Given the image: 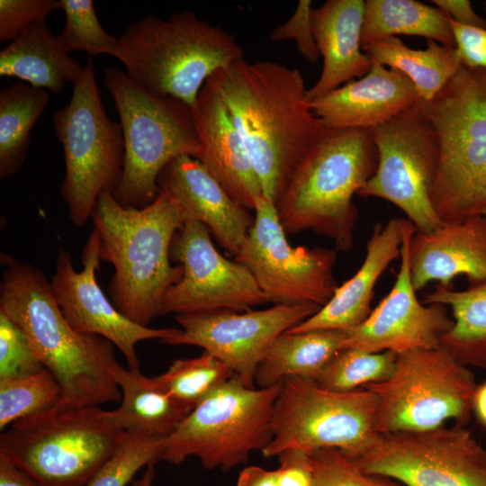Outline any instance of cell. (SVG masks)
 Masks as SVG:
<instances>
[{"instance_id":"6da1fadb","label":"cell","mask_w":486,"mask_h":486,"mask_svg":"<svg viewBox=\"0 0 486 486\" xmlns=\"http://www.w3.org/2000/svg\"><path fill=\"white\" fill-rule=\"evenodd\" d=\"M207 82L231 115L263 195L275 203L324 129L307 101L302 74L275 61L242 58Z\"/></svg>"},{"instance_id":"7a4b0ae2","label":"cell","mask_w":486,"mask_h":486,"mask_svg":"<svg viewBox=\"0 0 486 486\" xmlns=\"http://www.w3.org/2000/svg\"><path fill=\"white\" fill-rule=\"evenodd\" d=\"M0 284V311L27 335L44 367L60 386L57 408L101 406L121 400L113 368L114 345L76 331L58 305L43 272L6 253Z\"/></svg>"},{"instance_id":"3957f363","label":"cell","mask_w":486,"mask_h":486,"mask_svg":"<svg viewBox=\"0 0 486 486\" xmlns=\"http://www.w3.org/2000/svg\"><path fill=\"white\" fill-rule=\"evenodd\" d=\"M91 219L101 236V260L114 267L111 301L126 318L148 327L160 315L166 292L183 276L182 266L170 263L171 244L183 224L179 205L159 189L147 206L125 207L105 190Z\"/></svg>"},{"instance_id":"277c9868","label":"cell","mask_w":486,"mask_h":486,"mask_svg":"<svg viewBox=\"0 0 486 486\" xmlns=\"http://www.w3.org/2000/svg\"><path fill=\"white\" fill-rule=\"evenodd\" d=\"M377 163L373 129L324 127L275 202L285 232L312 230L332 239L338 250H350L358 218L353 197Z\"/></svg>"},{"instance_id":"5b68a950","label":"cell","mask_w":486,"mask_h":486,"mask_svg":"<svg viewBox=\"0 0 486 486\" xmlns=\"http://www.w3.org/2000/svg\"><path fill=\"white\" fill-rule=\"evenodd\" d=\"M119 40L115 58L134 84L191 108L210 76L244 58L232 34L188 10L166 20L145 15L126 26Z\"/></svg>"},{"instance_id":"8992f818","label":"cell","mask_w":486,"mask_h":486,"mask_svg":"<svg viewBox=\"0 0 486 486\" xmlns=\"http://www.w3.org/2000/svg\"><path fill=\"white\" fill-rule=\"evenodd\" d=\"M104 83L124 142L122 176L112 194L122 206L142 208L158 196L159 175L172 160L184 155L199 159L202 147L192 109L175 97L143 90L113 67L104 68Z\"/></svg>"},{"instance_id":"52a82bcc","label":"cell","mask_w":486,"mask_h":486,"mask_svg":"<svg viewBox=\"0 0 486 486\" xmlns=\"http://www.w3.org/2000/svg\"><path fill=\"white\" fill-rule=\"evenodd\" d=\"M125 436L100 406L54 407L3 431L0 454L41 486H86Z\"/></svg>"},{"instance_id":"ba28073f","label":"cell","mask_w":486,"mask_h":486,"mask_svg":"<svg viewBox=\"0 0 486 486\" xmlns=\"http://www.w3.org/2000/svg\"><path fill=\"white\" fill-rule=\"evenodd\" d=\"M420 104L438 148L432 205L444 223L472 217L486 166V69L462 65L436 95Z\"/></svg>"},{"instance_id":"9c48e42d","label":"cell","mask_w":486,"mask_h":486,"mask_svg":"<svg viewBox=\"0 0 486 486\" xmlns=\"http://www.w3.org/2000/svg\"><path fill=\"white\" fill-rule=\"evenodd\" d=\"M52 120L65 156L61 195L72 223L82 227L92 217L99 195L117 188L124 165L122 129L102 104L90 58L73 83L69 103Z\"/></svg>"},{"instance_id":"30bf717a","label":"cell","mask_w":486,"mask_h":486,"mask_svg":"<svg viewBox=\"0 0 486 486\" xmlns=\"http://www.w3.org/2000/svg\"><path fill=\"white\" fill-rule=\"evenodd\" d=\"M281 382L249 388L234 374L196 406L166 438L161 460L180 464L199 458L207 470L229 471L262 451L271 440V420Z\"/></svg>"},{"instance_id":"8fae6325","label":"cell","mask_w":486,"mask_h":486,"mask_svg":"<svg viewBox=\"0 0 486 486\" xmlns=\"http://www.w3.org/2000/svg\"><path fill=\"white\" fill-rule=\"evenodd\" d=\"M377 397V434L420 431L453 419L464 427L472 413L477 387L469 367L443 346L397 355L386 380L365 386Z\"/></svg>"},{"instance_id":"7c38bea8","label":"cell","mask_w":486,"mask_h":486,"mask_svg":"<svg viewBox=\"0 0 486 486\" xmlns=\"http://www.w3.org/2000/svg\"><path fill=\"white\" fill-rule=\"evenodd\" d=\"M363 388L339 392L310 379H284L273 408L271 440L263 455L327 447L338 448L349 458L357 455L379 435L374 430L377 397Z\"/></svg>"},{"instance_id":"4fadbf2b","label":"cell","mask_w":486,"mask_h":486,"mask_svg":"<svg viewBox=\"0 0 486 486\" xmlns=\"http://www.w3.org/2000/svg\"><path fill=\"white\" fill-rule=\"evenodd\" d=\"M377 167L358 194L386 200L410 220L418 232H430L444 222L430 199L438 166L435 131L420 100L373 129Z\"/></svg>"},{"instance_id":"5bb4252c","label":"cell","mask_w":486,"mask_h":486,"mask_svg":"<svg viewBox=\"0 0 486 486\" xmlns=\"http://www.w3.org/2000/svg\"><path fill=\"white\" fill-rule=\"evenodd\" d=\"M350 459L403 486H486V448L457 425L379 434Z\"/></svg>"},{"instance_id":"9a60e30c","label":"cell","mask_w":486,"mask_h":486,"mask_svg":"<svg viewBox=\"0 0 486 486\" xmlns=\"http://www.w3.org/2000/svg\"><path fill=\"white\" fill-rule=\"evenodd\" d=\"M254 211L253 225L235 260L250 271L268 302L324 306L338 287L333 274L337 251L292 247L275 203L264 195L256 200Z\"/></svg>"},{"instance_id":"2e32d148","label":"cell","mask_w":486,"mask_h":486,"mask_svg":"<svg viewBox=\"0 0 486 486\" xmlns=\"http://www.w3.org/2000/svg\"><path fill=\"white\" fill-rule=\"evenodd\" d=\"M170 258L182 266L183 276L166 292L160 315L246 311L268 302L250 271L224 257L201 222H183L173 238Z\"/></svg>"},{"instance_id":"e0dca14e","label":"cell","mask_w":486,"mask_h":486,"mask_svg":"<svg viewBox=\"0 0 486 486\" xmlns=\"http://www.w3.org/2000/svg\"><path fill=\"white\" fill-rule=\"evenodd\" d=\"M320 308L304 303L177 314L181 328L161 343L200 346L229 366L244 385L254 388L257 367L274 340Z\"/></svg>"},{"instance_id":"ac0fdd59","label":"cell","mask_w":486,"mask_h":486,"mask_svg":"<svg viewBox=\"0 0 486 486\" xmlns=\"http://www.w3.org/2000/svg\"><path fill=\"white\" fill-rule=\"evenodd\" d=\"M100 255L101 236L95 228L83 248L80 271L75 270L70 253L60 248L55 273L50 281L53 296L64 317L76 331L106 338L122 352L128 368L140 370L137 344L148 339L162 342L176 334L179 328H151L122 314L97 283Z\"/></svg>"},{"instance_id":"d6986e66","label":"cell","mask_w":486,"mask_h":486,"mask_svg":"<svg viewBox=\"0 0 486 486\" xmlns=\"http://www.w3.org/2000/svg\"><path fill=\"white\" fill-rule=\"evenodd\" d=\"M416 229L402 219L400 266L390 292L368 317L356 328L345 331L342 349L400 355L416 349L440 346L441 338L453 326L447 307L439 303L423 305L413 287L410 260V241Z\"/></svg>"},{"instance_id":"ffe728a7","label":"cell","mask_w":486,"mask_h":486,"mask_svg":"<svg viewBox=\"0 0 486 486\" xmlns=\"http://www.w3.org/2000/svg\"><path fill=\"white\" fill-rule=\"evenodd\" d=\"M158 184L179 205L183 222L202 223L226 251L237 256L254 218L199 160L187 155L175 158L162 170Z\"/></svg>"},{"instance_id":"44dd1931","label":"cell","mask_w":486,"mask_h":486,"mask_svg":"<svg viewBox=\"0 0 486 486\" xmlns=\"http://www.w3.org/2000/svg\"><path fill=\"white\" fill-rule=\"evenodd\" d=\"M191 109L202 147L198 160L235 202L254 210L261 186L224 101L206 81Z\"/></svg>"},{"instance_id":"7402d4cb","label":"cell","mask_w":486,"mask_h":486,"mask_svg":"<svg viewBox=\"0 0 486 486\" xmlns=\"http://www.w3.org/2000/svg\"><path fill=\"white\" fill-rule=\"evenodd\" d=\"M372 61L363 77L309 103L324 127L374 129L419 101L416 87L406 76Z\"/></svg>"},{"instance_id":"603a6c76","label":"cell","mask_w":486,"mask_h":486,"mask_svg":"<svg viewBox=\"0 0 486 486\" xmlns=\"http://www.w3.org/2000/svg\"><path fill=\"white\" fill-rule=\"evenodd\" d=\"M409 260L416 291L430 282L448 288L459 274L467 277L470 286L486 283V217L444 223L427 233L416 231Z\"/></svg>"},{"instance_id":"cb8c5ba5","label":"cell","mask_w":486,"mask_h":486,"mask_svg":"<svg viewBox=\"0 0 486 486\" xmlns=\"http://www.w3.org/2000/svg\"><path fill=\"white\" fill-rule=\"evenodd\" d=\"M401 243L402 218L390 219L384 225L376 223L356 273L338 286L332 298L315 314L286 332L348 331L361 324L372 311L375 284L390 264L400 256Z\"/></svg>"},{"instance_id":"d4e9b609","label":"cell","mask_w":486,"mask_h":486,"mask_svg":"<svg viewBox=\"0 0 486 486\" xmlns=\"http://www.w3.org/2000/svg\"><path fill=\"white\" fill-rule=\"evenodd\" d=\"M364 12L363 0H328L312 10V29L323 68L307 89L308 103L369 72L373 61L361 44Z\"/></svg>"},{"instance_id":"484cf974","label":"cell","mask_w":486,"mask_h":486,"mask_svg":"<svg viewBox=\"0 0 486 486\" xmlns=\"http://www.w3.org/2000/svg\"><path fill=\"white\" fill-rule=\"evenodd\" d=\"M84 67L58 43L46 22H37L0 51V76L17 77L36 88L58 94L74 83Z\"/></svg>"},{"instance_id":"4316f807","label":"cell","mask_w":486,"mask_h":486,"mask_svg":"<svg viewBox=\"0 0 486 486\" xmlns=\"http://www.w3.org/2000/svg\"><path fill=\"white\" fill-rule=\"evenodd\" d=\"M113 376L122 392L120 406L110 414L125 432L168 437L190 413L155 377L123 367L119 362Z\"/></svg>"},{"instance_id":"83f0119b","label":"cell","mask_w":486,"mask_h":486,"mask_svg":"<svg viewBox=\"0 0 486 486\" xmlns=\"http://www.w3.org/2000/svg\"><path fill=\"white\" fill-rule=\"evenodd\" d=\"M345 331L317 329L284 332L271 344L255 377L258 388H266L288 377L316 381L327 364L341 350Z\"/></svg>"},{"instance_id":"f1b7e54d","label":"cell","mask_w":486,"mask_h":486,"mask_svg":"<svg viewBox=\"0 0 486 486\" xmlns=\"http://www.w3.org/2000/svg\"><path fill=\"white\" fill-rule=\"evenodd\" d=\"M362 50L373 60L406 76L423 102L436 95L462 66L455 48L434 40H427L425 50H414L398 37H388Z\"/></svg>"},{"instance_id":"f546056e","label":"cell","mask_w":486,"mask_h":486,"mask_svg":"<svg viewBox=\"0 0 486 486\" xmlns=\"http://www.w3.org/2000/svg\"><path fill=\"white\" fill-rule=\"evenodd\" d=\"M397 35H414L455 48L448 16L416 0L364 1L362 46Z\"/></svg>"},{"instance_id":"4dcf8cb0","label":"cell","mask_w":486,"mask_h":486,"mask_svg":"<svg viewBox=\"0 0 486 486\" xmlns=\"http://www.w3.org/2000/svg\"><path fill=\"white\" fill-rule=\"evenodd\" d=\"M424 302L452 309L454 324L442 336L440 346L467 367L486 368V283L464 291L437 285Z\"/></svg>"},{"instance_id":"1f68e13d","label":"cell","mask_w":486,"mask_h":486,"mask_svg":"<svg viewBox=\"0 0 486 486\" xmlns=\"http://www.w3.org/2000/svg\"><path fill=\"white\" fill-rule=\"evenodd\" d=\"M50 95L41 88L17 82L0 92V179L17 173L28 153L31 132Z\"/></svg>"},{"instance_id":"d6a6232c","label":"cell","mask_w":486,"mask_h":486,"mask_svg":"<svg viewBox=\"0 0 486 486\" xmlns=\"http://www.w3.org/2000/svg\"><path fill=\"white\" fill-rule=\"evenodd\" d=\"M234 375L233 371L203 351L196 357L176 359L156 376L170 395L191 412Z\"/></svg>"},{"instance_id":"836d02e7","label":"cell","mask_w":486,"mask_h":486,"mask_svg":"<svg viewBox=\"0 0 486 486\" xmlns=\"http://www.w3.org/2000/svg\"><path fill=\"white\" fill-rule=\"evenodd\" d=\"M397 355L385 351L371 353L358 349L339 350L316 379L329 391L346 392L386 380L392 374Z\"/></svg>"},{"instance_id":"e575fe53","label":"cell","mask_w":486,"mask_h":486,"mask_svg":"<svg viewBox=\"0 0 486 486\" xmlns=\"http://www.w3.org/2000/svg\"><path fill=\"white\" fill-rule=\"evenodd\" d=\"M60 386L45 368L24 377L0 381V430L57 406Z\"/></svg>"},{"instance_id":"d590c367","label":"cell","mask_w":486,"mask_h":486,"mask_svg":"<svg viewBox=\"0 0 486 486\" xmlns=\"http://www.w3.org/2000/svg\"><path fill=\"white\" fill-rule=\"evenodd\" d=\"M60 9L66 22L56 37L67 52L84 50L90 56H116L120 40L103 29L92 0H60Z\"/></svg>"},{"instance_id":"8d00e7d4","label":"cell","mask_w":486,"mask_h":486,"mask_svg":"<svg viewBox=\"0 0 486 486\" xmlns=\"http://www.w3.org/2000/svg\"><path fill=\"white\" fill-rule=\"evenodd\" d=\"M166 437L126 432L122 445L86 486H126L135 474L161 460Z\"/></svg>"},{"instance_id":"74e56055","label":"cell","mask_w":486,"mask_h":486,"mask_svg":"<svg viewBox=\"0 0 486 486\" xmlns=\"http://www.w3.org/2000/svg\"><path fill=\"white\" fill-rule=\"evenodd\" d=\"M310 459L311 486H403L392 478L363 472L338 448L315 450L310 453Z\"/></svg>"},{"instance_id":"f35d334b","label":"cell","mask_w":486,"mask_h":486,"mask_svg":"<svg viewBox=\"0 0 486 486\" xmlns=\"http://www.w3.org/2000/svg\"><path fill=\"white\" fill-rule=\"evenodd\" d=\"M43 369L27 335L0 311V381L24 377Z\"/></svg>"},{"instance_id":"ab89813d","label":"cell","mask_w":486,"mask_h":486,"mask_svg":"<svg viewBox=\"0 0 486 486\" xmlns=\"http://www.w3.org/2000/svg\"><path fill=\"white\" fill-rule=\"evenodd\" d=\"M58 9L60 0H0V42L12 41Z\"/></svg>"},{"instance_id":"60d3db41","label":"cell","mask_w":486,"mask_h":486,"mask_svg":"<svg viewBox=\"0 0 486 486\" xmlns=\"http://www.w3.org/2000/svg\"><path fill=\"white\" fill-rule=\"evenodd\" d=\"M310 0H300L293 14L270 32V40L280 42L293 40L299 52L310 63L320 56L312 29Z\"/></svg>"},{"instance_id":"b9f144b4","label":"cell","mask_w":486,"mask_h":486,"mask_svg":"<svg viewBox=\"0 0 486 486\" xmlns=\"http://www.w3.org/2000/svg\"><path fill=\"white\" fill-rule=\"evenodd\" d=\"M451 27L462 65L486 69V30L461 25L453 21Z\"/></svg>"},{"instance_id":"7bdbcfd3","label":"cell","mask_w":486,"mask_h":486,"mask_svg":"<svg viewBox=\"0 0 486 486\" xmlns=\"http://www.w3.org/2000/svg\"><path fill=\"white\" fill-rule=\"evenodd\" d=\"M310 453L300 448L283 451L279 458V486H311L313 471Z\"/></svg>"},{"instance_id":"ee69618b","label":"cell","mask_w":486,"mask_h":486,"mask_svg":"<svg viewBox=\"0 0 486 486\" xmlns=\"http://www.w3.org/2000/svg\"><path fill=\"white\" fill-rule=\"evenodd\" d=\"M431 3L456 23L486 30V20L473 10L469 0H432Z\"/></svg>"},{"instance_id":"f6af8a7d","label":"cell","mask_w":486,"mask_h":486,"mask_svg":"<svg viewBox=\"0 0 486 486\" xmlns=\"http://www.w3.org/2000/svg\"><path fill=\"white\" fill-rule=\"evenodd\" d=\"M0 486H41L33 477L0 454Z\"/></svg>"},{"instance_id":"bcb514c9","label":"cell","mask_w":486,"mask_h":486,"mask_svg":"<svg viewBox=\"0 0 486 486\" xmlns=\"http://www.w3.org/2000/svg\"><path fill=\"white\" fill-rule=\"evenodd\" d=\"M237 486H279L278 472L260 466H248L241 470L237 480Z\"/></svg>"},{"instance_id":"7dc6e473","label":"cell","mask_w":486,"mask_h":486,"mask_svg":"<svg viewBox=\"0 0 486 486\" xmlns=\"http://www.w3.org/2000/svg\"><path fill=\"white\" fill-rule=\"evenodd\" d=\"M472 412L477 419L486 428V382L477 385L472 398Z\"/></svg>"},{"instance_id":"c3c4849f","label":"cell","mask_w":486,"mask_h":486,"mask_svg":"<svg viewBox=\"0 0 486 486\" xmlns=\"http://www.w3.org/2000/svg\"><path fill=\"white\" fill-rule=\"evenodd\" d=\"M486 212V166L475 198L473 215H482Z\"/></svg>"},{"instance_id":"681fc988","label":"cell","mask_w":486,"mask_h":486,"mask_svg":"<svg viewBox=\"0 0 486 486\" xmlns=\"http://www.w3.org/2000/svg\"><path fill=\"white\" fill-rule=\"evenodd\" d=\"M154 478V464H149L146 467L144 472L139 479L132 481L131 486H152Z\"/></svg>"},{"instance_id":"f907efd6","label":"cell","mask_w":486,"mask_h":486,"mask_svg":"<svg viewBox=\"0 0 486 486\" xmlns=\"http://www.w3.org/2000/svg\"><path fill=\"white\" fill-rule=\"evenodd\" d=\"M484 9H485V13H486V2L484 3Z\"/></svg>"},{"instance_id":"816d5d0a","label":"cell","mask_w":486,"mask_h":486,"mask_svg":"<svg viewBox=\"0 0 486 486\" xmlns=\"http://www.w3.org/2000/svg\"><path fill=\"white\" fill-rule=\"evenodd\" d=\"M482 215L486 217V212H484Z\"/></svg>"}]
</instances>
